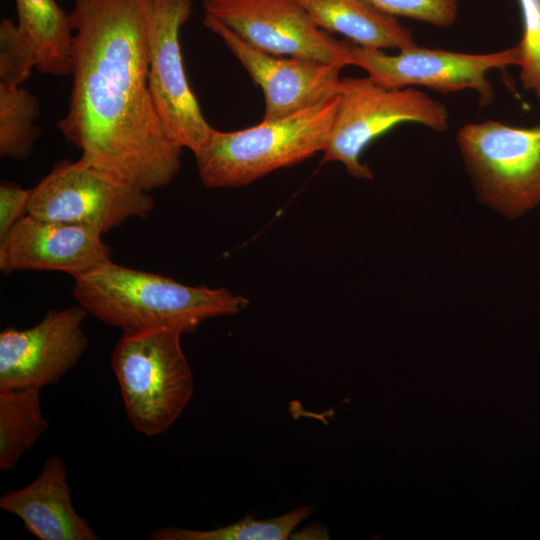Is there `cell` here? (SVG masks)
Instances as JSON below:
<instances>
[{"label":"cell","instance_id":"1","mask_svg":"<svg viewBox=\"0 0 540 540\" xmlns=\"http://www.w3.org/2000/svg\"><path fill=\"white\" fill-rule=\"evenodd\" d=\"M72 87L57 123L79 160L150 192L173 181L184 147L149 89L147 0H74Z\"/></svg>","mask_w":540,"mask_h":540},{"label":"cell","instance_id":"2","mask_svg":"<svg viewBox=\"0 0 540 540\" xmlns=\"http://www.w3.org/2000/svg\"><path fill=\"white\" fill-rule=\"evenodd\" d=\"M72 294L88 315L123 333H193L202 322L237 314L248 303L225 288L185 285L112 260L75 278Z\"/></svg>","mask_w":540,"mask_h":540},{"label":"cell","instance_id":"3","mask_svg":"<svg viewBox=\"0 0 540 540\" xmlns=\"http://www.w3.org/2000/svg\"><path fill=\"white\" fill-rule=\"evenodd\" d=\"M339 104V95L292 115L262 120L236 131L213 128L194 154L208 188L241 187L280 168L322 152Z\"/></svg>","mask_w":540,"mask_h":540},{"label":"cell","instance_id":"4","mask_svg":"<svg viewBox=\"0 0 540 540\" xmlns=\"http://www.w3.org/2000/svg\"><path fill=\"white\" fill-rule=\"evenodd\" d=\"M181 336L174 330L122 333L112 351L128 419L143 435L166 432L191 399L194 380Z\"/></svg>","mask_w":540,"mask_h":540},{"label":"cell","instance_id":"5","mask_svg":"<svg viewBox=\"0 0 540 540\" xmlns=\"http://www.w3.org/2000/svg\"><path fill=\"white\" fill-rule=\"evenodd\" d=\"M408 122L443 132L449 113L443 103L412 87L389 89L368 76L344 77L321 162L337 161L351 176L372 179V171L360 161L362 152L380 135Z\"/></svg>","mask_w":540,"mask_h":540},{"label":"cell","instance_id":"6","mask_svg":"<svg viewBox=\"0 0 540 540\" xmlns=\"http://www.w3.org/2000/svg\"><path fill=\"white\" fill-rule=\"evenodd\" d=\"M457 144L481 199L509 218L540 204V125L468 123Z\"/></svg>","mask_w":540,"mask_h":540},{"label":"cell","instance_id":"7","mask_svg":"<svg viewBox=\"0 0 540 540\" xmlns=\"http://www.w3.org/2000/svg\"><path fill=\"white\" fill-rule=\"evenodd\" d=\"M149 192L133 187L81 160H64L34 187L28 214L105 234L154 208Z\"/></svg>","mask_w":540,"mask_h":540},{"label":"cell","instance_id":"8","mask_svg":"<svg viewBox=\"0 0 540 540\" xmlns=\"http://www.w3.org/2000/svg\"><path fill=\"white\" fill-rule=\"evenodd\" d=\"M517 44L492 53L470 54L442 49L415 47L389 55L383 50L367 49L352 43L350 65L366 71L376 84L400 89L423 86L439 93L474 90L481 106L495 99V92L487 80L488 72L521 64Z\"/></svg>","mask_w":540,"mask_h":540},{"label":"cell","instance_id":"9","mask_svg":"<svg viewBox=\"0 0 540 540\" xmlns=\"http://www.w3.org/2000/svg\"><path fill=\"white\" fill-rule=\"evenodd\" d=\"M149 89L169 134L195 154L213 127L201 112L184 70L180 30L189 20L191 0H147Z\"/></svg>","mask_w":540,"mask_h":540},{"label":"cell","instance_id":"10","mask_svg":"<svg viewBox=\"0 0 540 540\" xmlns=\"http://www.w3.org/2000/svg\"><path fill=\"white\" fill-rule=\"evenodd\" d=\"M204 14L263 52L306 58L343 68L350 65V41L319 28L294 0H203Z\"/></svg>","mask_w":540,"mask_h":540},{"label":"cell","instance_id":"11","mask_svg":"<svg viewBox=\"0 0 540 540\" xmlns=\"http://www.w3.org/2000/svg\"><path fill=\"white\" fill-rule=\"evenodd\" d=\"M80 305L49 310L36 325L0 333V390L54 385L84 355L88 338Z\"/></svg>","mask_w":540,"mask_h":540},{"label":"cell","instance_id":"12","mask_svg":"<svg viewBox=\"0 0 540 540\" xmlns=\"http://www.w3.org/2000/svg\"><path fill=\"white\" fill-rule=\"evenodd\" d=\"M204 26L217 35L264 94L263 120H276L339 95L341 68L324 62L278 56L258 50L217 19L204 14Z\"/></svg>","mask_w":540,"mask_h":540},{"label":"cell","instance_id":"13","mask_svg":"<svg viewBox=\"0 0 540 540\" xmlns=\"http://www.w3.org/2000/svg\"><path fill=\"white\" fill-rule=\"evenodd\" d=\"M101 234L26 214L0 240V270L59 271L74 279L111 261Z\"/></svg>","mask_w":540,"mask_h":540},{"label":"cell","instance_id":"14","mask_svg":"<svg viewBox=\"0 0 540 540\" xmlns=\"http://www.w3.org/2000/svg\"><path fill=\"white\" fill-rule=\"evenodd\" d=\"M0 508L17 516L40 540H98L100 537L72 503L63 460L46 458L38 476L28 485L0 498Z\"/></svg>","mask_w":540,"mask_h":540},{"label":"cell","instance_id":"15","mask_svg":"<svg viewBox=\"0 0 540 540\" xmlns=\"http://www.w3.org/2000/svg\"><path fill=\"white\" fill-rule=\"evenodd\" d=\"M327 32L339 33L367 49L407 50L419 46L396 17L366 0H294Z\"/></svg>","mask_w":540,"mask_h":540},{"label":"cell","instance_id":"16","mask_svg":"<svg viewBox=\"0 0 540 540\" xmlns=\"http://www.w3.org/2000/svg\"><path fill=\"white\" fill-rule=\"evenodd\" d=\"M17 24L32 42L37 70L53 76L71 74L74 30L70 13L56 0H15Z\"/></svg>","mask_w":540,"mask_h":540},{"label":"cell","instance_id":"17","mask_svg":"<svg viewBox=\"0 0 540 540\" xmlns=\"http://www.w3.org/2000/svg\"><path fill=\"white\" fill-rule=\"evenodd\" d=\"M48 428L41 409L40 389H1L0 470H13Z\"/></svg>","mask_w":540,"mask_h":540},{"label":"cell","instance_id":"18","mask_svg":"<svg viewBox=\"0 0 540 540\" xmlns=\"http://www.w3.org/2000/svg\"><path fill=\"white\" fill-rule=\"evenodd\" d=\"M40 114L38 99L23 86L0 84V156L27 159L41 130L35 124Z\"/></svg>","mask_w":540,"mask_h":540},{"label":"cell","instance_id":"19","mask_svg":"<svg viewBox=\"0 0 540 540\" xmlns=\"http://www.w3.org/2000/svg\"><path fill=\"white\" fill-rule=\"evenodd\" d=\"M309 506L278 517L258 520L249 516L241 521L210 530H192L179 527H156L149 533L152 540H286L296 527L311 513Z\"/></svg>","mask_w":540,"mask_h":540},{"label":"cell","instance_id":"20","mask_svg":"<svg viewBox=\"0 0 540 540\" xmlns=\"http://www.w3.org/2000/svg\"><path fill=\"white\" fill-rule=\"evenodd\" d=\"M38 67V55L28 37L9 18L0 22V84L18 87Z\"/></svg>","mask_w":540,"mask_h":540},{"label":"cell","instance_id":"21","mask_svg":"<svg viewBox=\"0 0 540 540\" xmlns=\"http://www.w3.org/2000/svg\"><path fill=\"white\" fill-rule=\"evenodd\" d=\"M523 23L520 79L540 101V0H518Z\"/></svg>","mask_w":540,"mask_h":540},{"label":"cell","instance_id":"22","mask_svg":"<svg viewBox=\"0 0 540 540\" xmlns=\"http://www.w3.org/2000/svg\"><path fill=\"white\" fill-rule=\"evenodd\" d=\"M381 12L448 28L458 15V0H366Z\"/></svg>","mask_w":540,"mask_h":540},{"label":"cell","instance_id":"23","mask_svg":"<svg viewBox=\"0 0 540 540\" xmlns=\"http://www.w3.org/2000/svg\"><path fill=\"white\" fill-rule=\"evenodd\" d=\"M32 193L12 182L3 181L0 185V240L26 214Z\"/></svg>","mask_w":540,"mask_h":540}]
</instances>
